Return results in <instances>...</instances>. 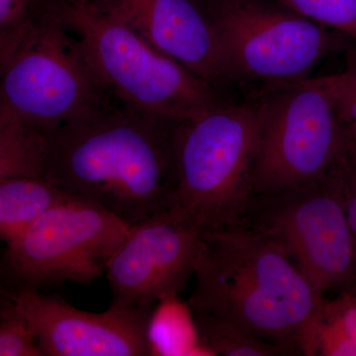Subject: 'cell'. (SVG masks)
<instances>
[{"label": "cell", "mask_w": 356, "mask_h": 356, "mask_svg": "<svg viewBox=\"0 0 356 356\" xmlns=\"http://www.w3.org/2000/svg\"><path fill=\"white\" fill-rule=\"evenodd\" d=\"M111 92L46 136L44 179L129 225L168 210L177 179L180 124Z\"/></svg>", "instance_id": "1"}, {"label": "cell", "mask_w": 356, "mask_h": 356, "mask_svg": "<svg viewBox=\"0 0 356 356\" xmlns=\"http://www.w3.org/2000/svg\"><path fill=\"white\" fill-rule=\"evenodd\" d=\"M192 280L186 301L192 313L233 321L299 350L302 334L325 297L280 245L242 225L201 234Z\"/></svg>", "instance_id": "2"}, {"label": "cell", "mask_w": 356, "mask_h": 356, "mask_svg": "<svg viewBox=\"0 0 356 356\" xmlns=\"http://www.w3.org/2000/svg\"><path fill=\"white\" fill-rule=\"evenodd\" d=\"M261 96L222 103L180 124L177 179L168 211L199 234L242 222L261 147Z\"/></svg>", "instance_id": "3"}, {"label": "cell", "mask_w": 356, "mask_h": 356, "mask_svg": "<svg viewBox=\"0 0 356 356\" xmlns=\"http://www.w3.org/2000/svg\"><path fill=\"white\" fill-rule=\"evenodd\" d=\"M41 6L74 34L107 90L131 106L186 122L225 103L217 88L92 2H42Z\"/></svg>", "instance_id": "4"}, {"label": "cell", "mask_w": 356, "mask_h": 356, "mask_svg": "<svg viewBox=\"0 0 356 356\" xmlns=\"http://www.w3.org/2000/svg\"><path fill=\"white\" fill-rule=\"evenodd\" d=\"M109 95L74 34L31 11L0 72V102L46 137Z\"/></svg>", "instance_id": "5"}, {"label": "cell", "mask_w": 356, "mask_h": 356, "mask_svg": "<svg viewBox=\"0 0 356 356\" xmlns=\"http://www.w3.org/2000/svg\"><path fill=\"white\" fill-rule=\"evenodd\" d=\"M259 96L264 120L254 196L314 184L337 170L348 142L324 77L273 86Z\"/></svg>", "instance_id": "6"}, {"label": "cell", "mask_w": 356, "mask_h": 356, "mask_svg": "<svg viewBox=\"0 0 356 356\" xmlns=\"http://www.w3.org/2000/svg\"><path fill=\"white\" fill-rule=\"evenodd\" d=\"M346 158L314 184L254 196L240 224L280 245L322 296L348 291L353 284V238L343 184Z\"/></svg>", "instance_id": "7"}, {"label": "cell", "mask_w": 356, "mask_h": 356, "mask_svg": "<svg viewBox=\"0 0 356 356\" xmlns=\"http://www.w3.org/2000/svg\"><path fill=\"white\" fill-rule=\"evenodd\" d=\"M203 6L236 83L269 88L304 81L323 58L348 47V37L273 0H211Z\"/></svg>", "instance_id": "8"}, {"label": "cell", "mask_w": 356, "mask_h": 356, "mask_svg": "<svg viewBox=\"0 0 356 356\" xmlns=\"http://www.w3.org/2000/svg\"><path fill=\"white\" fill-rule=\"evenodd\" d=\"M130 226L99 206L70 195L6 245L7 266L24 288L64 282L88 286L106 273Z\"/></svg>", "instance_id": "9"}, {"label": "cell", "mask_w": 356, "mask_h": 356, "mask_svg": "<svg viewBox=\"0 0 356 356\" xmlns=\"http://www.w3.org/2000/svg\"><path fill=\"white\" fill-rule=\"evenodd\" d=\"M201 234L168 210L131 225L107 264L111 305L147 308L179 296L193 277Z\"/></svg>", "instance_id": "10"}, {"label": "cell", "mask_w": 356, "mask_h": 356, "mask_svg": "<svg viewBox=\"0 0 356 356\" xmlns=\"http://www.w3.org/2000/svg\"><path fill=\"white\" fill-rule=\"evenodd\" d=\"M10 303L38 341L43 356L151 355L147 327L154 307L79 310L58 296L23 288Z\"/></svg>", "instance_id": "11"}, {"label": "cell", "mask_w": 356, "mask_h": 356, "mask_svg": "<svg viewBox=\"0 0 356 356\" xmlns=\"http://www.w3.org/2000/svg\"><path fill=\"white\" fill-rule=\"evenodd\" d=\"M166 57L219 90L233 83L221 42L199 0H91Z\"/></svg>", "instance_id": "12"}, {"label": "cell", "mask_w": 356, "mask_h": 356, "mask_svg": "<svg viewBox=\"0 0 356 356\" xmlns=\"http://www.w3.org/2000/svg\"><path fill=\"white\" fill-rule=\"evenodd\" d=\"M41 177L0 178V240L15 241L42 214L70 197Z\"/></svg>", "instance_id": "13"}, {"label": "cell", "mask_w": 356, "mask_h": 356, "mask_svg": "<svg viewBox=\"0 0 356 356\" xmlns=\"http://www.w3.org/2000/svg\"><path fill=\"white\" fill-rule=\"evenodd\" d=\"M299 346L304 356H356V293L321 300Z\"/></svg>", "instance_id": "14"}, {"label": "cell", "mask_w": 356, "mask_h": 356, "mask_svg": "<svg viewBox=\"0 0 356 356\" xmlns=\"http://www.w3.org/2000/svg\"><path fill=\"white\" fill-rule=\"evenodd\" d=\"M179 296L161 300L147 327L151 355L213 356L201 341L193 313Z\"/></svg>", "instance_id": "15"}, {"label": "cell", "mask_w": 356, "mask_h": 356, "mask_svg": "<svg viewBox=\"0 0 356 356\" xmlns=\"http://www.w3.org/2000/svg\"><path fill=\"white\" fill-rule=\"evenodd\" d=\"M46 154V137L0 102V178L42 177Z\"/></svg>", "instance_id": "16"}, {"label": "cell", "mask_w": 356, "mask_h": 356, "mask_svg": "<svg viewBox=\"0 0 356 356\" xmlns=\"http://www.w3.org/2000/svg\"><path fill=\"white\" fill-rule=\"evenodd\" d=\"M201 341L213 356L301 355L298 348L274 343L233 321L210 314H193Z\"/></svg>", "instance_id": "17"}, {"label": "cell", "mask_w": 356, "mask_h": 356, "mask_svg": "<svg viewBox=\"0 0 356 356\" xmlns=\"http://www.w3.org/2000/svg\"><path fill=\"white\" fill-rule=\"evenodd\" d=\"M302 17L356 41V0H273Z\"/></svg>", "instance_id": "18"}, {"label": "cell", "mask_w": 356, "mask_h": 356, "mask_svg": "<svg viewBox=\"0 0 356 356\" xmlns=\"http://www.w3.org/2000/svg\"><path fill=\"white\" fill-rule=\"evenodd\" d=\"M323 77L346 131L348 149H356V51H350L344 72Z\"/></svg>", "instance_id": "19"}, {"label": "cell", "mask_w": 356, "mask_h": 356, "mask_svg": "<svg viewBox=\"0 0 356 356\" xmlns=\"http://www.w3.org/2000/svg\"><path fill=\"white\" fill-rule=\"evenodd\" d=\"M0 356H43L32 330L10 302L0 311Z\"/></svg>", "instance_id": "20"}, {"label": "cell", "mask_w": 356, "mask_h": 356, "mask_svg": "<svg viewBox=\"0 0 356 356\" xmlns=\"http://www.w3.org/2000/svg\"><path fill=\"white\" fill-rule=\"evenodd\" d=\"M343 184L346 215L350 224L353 248V284L348 291L356 293V163L350 154L343 161Z\"/></svg>", "instance_id": "21"}, {"label": "cell", "mask_w": 356, "mask_h": 356, "mask_svg": "<svg viewBox=\"0 0 356 356\" xmlns=\"http://www.w3.org/2000/svg\"><path fill=\"white\" fill-rule=\"evenodd\" d=\"M33 0H0V28L20 22L32 10Z\"/></svg>", "instance_id": "22"}, {"label": "cell", "mask_w": 356, "mask_h": 356, "mask_svg": "<svg viewBox=\"0 0 356 356\" xmlns=\"http://www.w3.org/2000/svg\"><path fill=\"white\" fill-rule=\"evenodd\" d=\"M26 18L16 24L0 28V72H1L9 53L13 50L14 44L16 43L21 31H22Z\"/></svg>", "instance_id": "23"}, {"label": "cell", "mask_w": 356, "mask_h": 356, "mask_svg": "<svg viewBox=\"0 0 356 356\" xmlns=\"http://www.w3.org/2000/svg\"><path fill=\"white\" fill-rule=\"evenodd\" d=\"M91 0H44L43 2H53V3H86Z\"/></svg>", "instance_id": "24"}, {"label": "cell", "mask_w": 356, "mask_h": 356, "mask_svg": "<svg viewBox=\"0 0 356 356\" xmlns=\"http://www.w3.org/2000/svg\"><path fill=\"white\" fill-rule=\"evenodd\" d=\"M348 154H350L351 159H353V161L356 163V149H348Z\"/></svg>", "instance_id": "25"}, {"label": "cell", "mask_w": 356, "mask_h": 356, "mask_svg": "<svg viewBox=\"0 0 356 356\" xmlns=\"http://www.w3.org/2000/svg\"><path fill=\"white\" fill-rule=\"evenodd\" d=\"M199 1H200L201 3L204 4V3H207V2L211 1V0H199Z\"/></svg>", "instance_id": "26"}]
</instances>
